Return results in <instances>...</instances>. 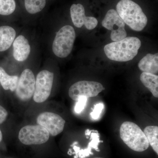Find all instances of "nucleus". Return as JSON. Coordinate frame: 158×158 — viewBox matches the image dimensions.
<instances>
[{
	"mask_svg": "<svg viewBox=\"0 0 158 158\" xmlns=\"http://www.w3.org/2000/svg\"><path fill=\"white\" fill-rule=\"evenodd\" d=\"M35 76L31 69H27L23 71L15 90L16 96L20 100L27 102L31 99L35 91Z\"/></svg>",
	"mask_w": 158,
	"mask_h": 158,
	"instance_id": "obj_9",
	"label": "nucleus"
},
{
	"mask_svg": "<svg viewBox=\"0 0 158 158\" xmlns=\"http://www.w3.org/2000/svg\"><path fill=\"white\" fill-rule=\"evenodd\" d=\"M140 79L142 84L149 90L154 97L158 98V75L143 72L140 75Z\"/></svg>",
	"mask_w": 158,
	"mask_h": 158,
	"instance_id": "obj_15",
	"label": "nucleus"
},
{
	"mask_svg": "<svg viewBox=\"0 0 158 158\" xmlns=\"http://www.w3.org/2000/svg\"><path fill=\"white\" fill-rule=\"evenodd\" d=\"M8 116L7 110L0 105V124L6 121Z\"/></svg>",
	"mask_w": 158,
	"mask_h": 158,
	"instance_id": "obj_22",
	"label": "nucleus"
},
{
	"mask_svg": "<svg viewBox=\"0 0 158 158\" xmlns=\"http://www.w3.org/2000/svg\"><path fill=\"white\" fill-rule=\"evenodd\" d=\"M18 138L25 145H40L48 141L50 134L47 130L39 124L29 125L21 129Z\"/></svg>",
	"mask_w": 158,
	"mask_h": 158,
	"instance_id": "obj_5",
	"label": "nucleus"
},
{
	"mask_svg": "<svg viewBox=\"0 0 158 158\" xmlns=\"http://www.w3.org/2000/svg\"><path fill=\"white\" fill-rule=\"evenodd\" d=\"M70 15L74 25L79 28L84 25L88 30H93L98 23V20L95 17L86 16L85 8L81 4L72 5Z\"/></svg>",
	"mask_w": 158,
	"mask_h": 158,
	"instance_id": "obj_11",
	"label": "nucleus"
},
{
	"mask_svg": "<svg viewBox=\"0 0 158 158\" xmlns=\"http://www.w3.org/2000/svg\"><path fill=\"white\" fill-rule=\"evenodd\" d=\"M16 32L12 27H0V52H5L10 48L14 42Z\"/></svg>",
	"mask_w": 158,
	"mask_h": 158,
	"instance_id": "obj_14",
	"label": "nucleus"
},
{
	"mask_svg": "<svg viewBox=\"0 0 158 158\" xmlns=\"http://www.w3.org/2000/svg\"><path fill=\"white\" fill-rule=\"evenodd\" d=\"M138 68L143 72L156 75L158 73V53H148L139 61Z\"/></svg>",
	"mask_w": 158,
	"mask_h": 158,
	"instance_id": "obj_13",
	"label": "nucleus"
},
{
	"mask_svg": "<svg viewBox=\"0 0 158 158\" xmlns=\"http://www.w3.org/2000/svg\"></svg>",
	"mask_w": 158,
	"mask_h": 158,
	"instance_id": "obj_24",
	"label": "nucleus"
},
{
	"mask_svg": "<svg viewBox=\"0 0 158 158\" xmlns=\"http://www.w3.org/2000/svg\"><path fill=\"white\" fill-rule=\"evenodd\" d=\"M141 45V41L138 37H128L106 44L104 51L110 60L126 62L134 59L138 54Z\"/></svg>",
	"mask_w": 158,
	"mask_h": 158,
	"instance_id": "obj_1",
	"label": "nucleus"
},
{
	"mask_svg": "<svg viewBox=\"0 0 158 158\" xmlns=\"http://www.w3.org/2000/svg\"><path fill=\"white\" fill-rule=\"evenodd\" d=\"M102 24L105 28L111 31L110 38L113 42L122 40L127 36L125 28V23L114 9L107 11Z\"/></svg>",
	"mask_w": 158,
	"mask_h": 158,
	"instance_id": "obj_6",
	"label": "nucleus"
},
{
	"mask_svg": "<svg viewBox=\"0 0 158 158\" xmlns=\"http://www.w3.org/2000/svg\"><path fill=\"white\" fill-rule=\"evenodd\" d=\"M46 3V0H25L26 10L31 14H36L42 11Z\"/></svg>",
	"mask_w": 158,
	"mask_h": 158,
	"instance_id": "obj_18",
	"label": "nucleus"
},
{
	"mask_svg": "<svg viewBox=\"0 0 158 158\" xmlns=\"http://www.w3.org/2000/svg\"><path fill=\"white\" fill-rule=\"evenodd\" d=\"M104 107V106L102 103L97 104L94 106L93 111L90 114V116L93 119H98L99 118Z\"/></svg>",
	"mask_w": 158,
	"mask_h": 158,
	"instance_id": "obj_21",
	"label": "nucleus"
},
{
	"mask_svg": "<svg viewBox=\"0 0 158 158\" xmlns=\"http://www.w3.org/2000/svg\"><path fill=\"white\" fill-rule=\"evenodd\" d=\"M13 57L15 60L23 62L27 59L31 52V46L28 40L19 35L13 42Z\"/></svg>",
	"mask_w": 158,
	"mask_h": 158,
	"instance_id": "obj_12",
	"label": "nucleus"
},
{
	"mask_svg": "<svg viewBox=\"0 0 158 158\" xmlns=\"http://www.w3.org/2000/svg\"><path fill=\"white\" fill-rule=\"evenodd\" d=\"M3 138V135H2V131L0 130V143H1V141H2V140Z\"/></svg>",
	"mask_w": 158,
	"mask_h": 158,
	"instance_id": "obj_23",
	"label": "nucleus"
},
{
	"mask_svg": "<svg viewBox=\"0 0 158 158\" xmlns=\"http://www.w3.org/2000/svg\"><path fill=\"white\" fill-rule=\"evenodd\" d=\"M119 134L125 144L135 151L142 152L149 147V143L144 132L134 123H123L120 127Z\"/></svg>",
	"mask_w": 158,
	"mask_h": 158,
	"instance_id": "obj_3",
	"label": "nucleus"
},
{
	"mask_svg": "<svg viewBox=\"0 0 158 158\" xmlns=\"http://www.w3.org/2000/svg\"><path fill=\"white\" fill-rule=\"evenodd\" d=\"M144 133L152 149L158 154V127L149 126L144 128Z\"/></svg>",
	"mask_w": 158,
	"mask_h": 158,
	"instance_id": "obj_17",
	"label": "nucleus"
},
{
	"mask_svg": "<svg viewBox=\"0 0 158 158\" xmlns=\"http://www.w3.org/2000/svg\"><path fill=\"white\" fill-rule=\"evenodd\" d=\"M16 8L15 0H0V15H9L14 12Z\"/></svg>",
	"mask_w": 158,
	"mask_h": 158,
	"instance_id": "obj_19",
	"label": "nucleus"
},
{
	"mask_svg": "<svg viewBox=\"0 0 158 158\" xmlns=\"http://www.w3.org/2000/svg\"><path fill=\"white\" fill-rule=\"evenodd\" d=\"M17 76L9 75L2 67H0V84L5 90L15 91L19 81Z\"/></svg>",
	"mask_w": 158,
	"mask_h": 158,
	"instance_id": "obj_16",
	"label": "nucleus"
},
{
	"mask_svg": "<svg viewBox=\"0 0 158 158\" xmlns=\"http://www.w3.org/2000/svg\"><path fill=\"white\" fill-rule=\"evenodd\" d=\"M104 90V87L99 82L79 81L71 86L69 90V95L72 99L77 101L81 97L85 96L87 98L94 97Z\"/></svg>",
	"mask_w": 158,
	"mask_h": 158,
	"instance_id": "obj_7",
	"label": "nucleus"
},
{
	"mask_svg": "<svg viewBox=\"0 0 158 158\" xmlns=\"http://www.w3.org/2000/svg\"><path fill=\"white\" fill-rule=\"evenodd\" d=\"M88 98L85 96L81 97L77 100L75 106V112L77 113H80L85 109L86 103H87Z\"/></svg>",
	"mask_w": 158,
	"mask_h": 158,
	"instance_id": "obj_20",
	"label": "nucleus"
},
{
	"mask_svg": "<svg viewBox=\"0 0 158 158\" xmlns=\"http://www.w3.org/2000/svg\"><path fill=\"white\" fill-rule=\"evenodd\" d=\"M76 39V33L73 27L65 25L57 32L53 42L52 51L56 56L66 58L71 52Z\"/></svg>",
	"mask_w": 158,
	"mask_h": 158,
	"instance_id": "obj_4",
	"label": "nucleus"
},
{
	"mask_svg": "<svg viewBox=\"0 0 158 158\" xmlns=\"http://www.w3.org/2000/svg\"><path fill=\"white\" fill-rule=\"evenodd\" d=\"M38 124L47 130L50 135L56 136L62 132L65 127V120L56 113L44 112L37 116Z\"/></svg>",
	"mask_w": 158,
	"mask_h": 158,
	"instance_id": "obj_10",
	"label": "nucleus"
},
{
	"mask_svg": "<svg viewBox=\"0 0 158 158\" xmlns=\"http://www.w3.org/2000/svg\"><path fill=\"white\" fill-rule=\"evenodd\" d=\"M116 11L133 31H142L147 25V16L141 7L131 0H120L116 5Z\"/></svg>",
	"mask_w": 158,
	"mask_h": 158,
	"instance_id": "obj_2",
	"label": "nucleus"
},
{
	"mask_svg": "<svg viewBox=\"0 0 158 158\" xmlns=\"http://www.w3.org/2000/svg\"><path fill=\"white\" fill-rule=\"evenodd\" d=\"M54 74L49 71L44 70L37 74L33 99L34 102L40 103L46 101L50 95Z\"/></svg>",
	"mask_w": 158,
	"mask_h": 158,
	"instance_id": "obj_8",
	"label": "nucleus"
}]
</instances>
